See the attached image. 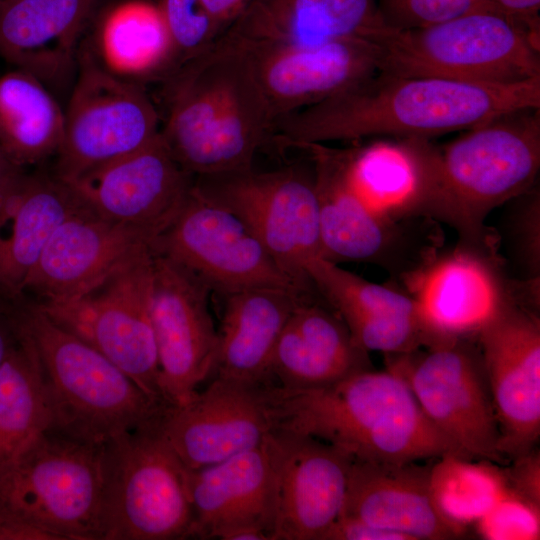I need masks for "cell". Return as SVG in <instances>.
I'll list each match as a JSON object with an SVG mask.
<instances>
[{
	"label": "cell",
	"instance_id": "cell-17",
	"mask_svg": "<svg viewBox=\"0 0 540 540\" xmlns=\"http://www.w3.org/2000/svg\"><path fill=\"white\" fill-rule=\"evenodd\" d=\"M500 452L518 457L540 435V322L511 297L478 333Z\"/></svg>",
	"mask_w": 540,
	"mask_h": 540
},
{
	"label": "cell",
	"instance_id": "cell-35",
	"mask_svg": "<svg viewBox=\"0 0 540 540\" xmlns=\"http://www.w3.org/2000/svg\"><path fill=\"white\" fill-rule=\"evenodd\" d=\"M312 286L330 303L342 319L387 315L420 316L412 295L373 283L324 258L306 267Z\"/></svg>",
	"mask_w": 540,
	"mask_h": 540
},
{
	"label": "cell",
	"instance_id": "cell-18",
	"mask_svg": "<svg viewBox=\"0 0 540 540\" xmlns=\"http://www.w3.org/2000/svg\"><path fill=\"white\" fill-rule=\"evenodd\" d=\"M193 182L159 133L142 149L63 183L88 211L157 239L179 213Z\"/></svg>",
	"mask_w": 540,
	"mask_h": 540
},
{
	"label": "cell",
	"instance_id": "cell-28",
	"mask_svg": "<svg viewBox=\"0 0 540 540\" xmlns=\"http://www.w3.org/2000/svg\"><path fill=\"white\" fill-rule=\"evenodd\" d=\"M382 23L376 0H251L221 35L250 43L312 47L367 39Z\"/></svg>",
	"mask_w": 540,
	"mask_h": 540
},
{
	"label": "cell",
	"instance_id": "cell-13",
	"mask_svg": "<svg viewBox=\"0 0 540 540\" xmlns=\"http://www.w3.org/2000/svg\"><path fill=\"white\" fill-rule=\"evenodd\" d=\"M154 253L164 255L227 295L275 287L310 294L277 265L263 244L231 210L193 186L179 213L157 237Z\"/></svg>",
	"mask_w": 540,
	"mask_h": 540
},
{
	"label": "cell",
	"instance_id": "cell-33",
	"mask_svg": "<svg viewBox=\"0 0 540 540\" xmlns=\"http://www.w3.org/2000/svg\"><path fill=\"white\" fill-rule=\"evenodd\" d=\"M346 174L371 210L394 217L418 215L415 164L402 141L348 150Z\"/></svg>",
	"mask_w": 540,
	"mask_h": 540
},
{
	"label": "cell",
	"instance_id": "cell-12",
	"mask_svg": "<svg viewBox=\"0 0 540 540\" xmlns=\"http://www.w3.org/2000/svg\"><path fill=\"white\" fill-rule=\"evenodd\" d=\"M396 354L388 369L410 388L430 422L467 459L501 462L500 431L480 354L464 339Z\"/></svg>",
	"mask_w": 540,
	"mask_h": 540
},
{
	"label": "cell",
	"instance_id": "cell-25",
	"mask_svg": "<svg viewBox=\"0 0 540 540\" xmlns=\"http://www.w3.org/2000/svg\"><path fill=\"white\" fill-rule=\"evenodd\" d=\"M226 61V48L217 40L209 51L163 81L167 113L160 134L177 163L194 177L218 172Z\"/></svg>",
	"mask_w": 540,
	"mask_h": 540
},
{
	"label": "cell",
	"instance_id": "cell-37",
	"mask_svg": "<svg viewBox=\"0 0 540 540\" xmlns=\"http://www.w3.org/2000/svg\"><path fill=\"white\" fill-rule=\"evenodd\" d=\"M377 6L384 24L397 29L426 27L475 10L497 8L490 0H379Z\"/></svg>",
	"mask_w": 540,
	"mask_h": 540
},
{
	"label": "cell",
	"instance_id": "cell-23",
	"mask_svg": "<svg viewBox=\"0 0 540 540\" xmlns=\"http://www.w3.org/2000/svg\"><path fill=\"white\" fill-rule=\"evenodd\" d=\"M101 0H13L0 5V57L44 85L62 84Z\"/></svg>",
	"mask_w": 540,
	"mask_h": 540
},
{
	"label": "cell",
	"instance_id": "cell-2",
	"mask_svg": "<svg viewBox=\"0 0 540 540\" xmlns=\"http://www.w3.org/2000/svg\"><path fill=\"white\" fill-rule=\"evenodd\" d=\"M416 168L417 214L452 225L464 248L495 257L490 212L522 196L540 168V109L517 112L469 129L436 146L401 139Z\"/></svg>",
	"mask_w": 540,
	"mask_h": 540
},
{
	"label": "cell",
	"instance_id": "cell-45",
	"mask_svg": "<svg viewBox=\"0 0 540 540\" xmlns=\"http://www.w3.org/2000/svg\"><path fill=\"white\" fill-rule=\"evenodd\" d=\"M10 1H13V0H0V5L10 2Z\"/></svg>",
	"mask_w": 540,
	"mask_h": 540
},
{
	"label": "cell",
	"instance_id": "cell-19",
	"mask_svg": "<svg viewBox=\"0 0 540 540\" xmlns=\"http://www.w3.org/2000/svg\"><path fill=\"white\" fill-rule=\"evenodd\" d=\"M272 432L258 446L219 463L187 468L194 538L272 540L276 509Z\"/></svg>",
	"mask_w": 540,
	"mask_h": 540
},
{
	"label": "cell",
	"instance_id": "cell-10",
	"mask_svg": "<svg viewBox=\"0 0 540 540\" xmlns=\"http://www.w3.org/2000/svg\"><path fill=\"white\" fill-rule=\"evenodd\" d=\"M196 188L236 214L294 283L310 293L306 267L322 257L313 169L291 165L194 177Z\"/></svg>",
	"mask_w": 540,
	"mask_h": 540
},
{
	"label": "cell",
	"instance_id": "cell-41",
	"mask_svg": "<svg viewBox=\"0 0 540 540\" xmlns=\"http://www.w3.org/2000/svg\"><path fill=\"white\" fill-rule=\"evenodd\" d=\"M22 325L15 301L0 297V365L18 345Z\"/></svg>",
	"mask_w": 540,
	"mask_h": 540
},
{
	"label": "cell",
	"instance_id": "cell-36",
	"mask_svg": "<svg viewBox=\"0 0 540 540\" xmlns=\"http://www.w3.org/2000/svg\"><path fill=\"white\" fill-rule=\"evenodd\" d=\"M177 69L209 51L221 33L200 0H157ZM176 69V70H177Z\"/></svg>",
	"mask_w": 540,
	"mask_h": 540
},
{
	"label": "cell",
	"instance_id": "cell-27",
	"mask_svg": "<svg viewBox=\"0 0 540 540\" xmlns=\"http://www.w3.org/2000/svg\"><path fill=\"white\" fill-rule=\"evenodd\" d=\"M82 205L53 174L21 170L0 194V297L23 286L54 229Z\"/></svg>",
	"mask_w": 540,
	"mask_h": 540
},
{
	"label": "cell",
	"instance_id": "cell-43",
	"mask_svg": "<svg viewBox=\"0 0 540 540\" xmlns=\"http://www.w3.org/2000/svg\"><path fill=\"white\" fill-rule=\"evenodd\" d=\"M501 12L540 30V0H490Z\"/></svg>",
	"mask_w": 540,
	"mask_h": 540
},
{
	"label": "cell",
	"instance_id": "cell-21",
	"mask_svg": "<svg viewBox=\"0 0 540 540\" xmlns=\"http://www.w3.org/2000/svg\"><path fill=\"white\" fill-rule=\"evenodd\" d=\"M272 540H322L341 514L352 457L317 438L275 429Z\"/></svg>",
	"mask_w": 540,
	"mask_h": 540
},
{
	"label": "cell",
	"instance_id": "cell-16",
	"mask_svg": "<svg viewBox=\"0 0 540 540\" xmlns=\"http://www.w3.org/2000/svg\"><path fill=\"white\" fill-rule=\"evenodd\" d=\"M220 37L243 57L274 122L337 95L379 71L377 47L366 38L297 47Z\"/></svg>",
	"mask_w": 540,
	"mask_h": 540
},
{
	"label": "cell",
	"instance_id": "cell-30",
	"mask_svg": "<svg viewBox=\"0 0 540 540\" xmlns=\"http://www.w3.org/2000/svg\"><path fill=\"white\" fill-rule=\"evenodd\" d=\"M89 51L111 74L134 83L164 81L177 69L174 48L156 2L124 0L99 19Z\"/></svg>",
	"mask_w": 540,
	"mask_h": 540
},
{
	"label": "cell",
	"instance_id": "cell-8",
	"mask_svg": "<svg viewBox=\"0 0 540 540\" xmlns=\"http://www.w3.org/2000/svg\"><path fill=\"white\" fill-rule=\"evenodd\" d=\"M297 148L313 166L324 259L374 263L411 277L435 257L440 236L431 218L380 214L359 199L347 179L348 150L325 144Z\"/></svg>",
	"mask_w": 540,
	"mask_h": 540
},
{
	"label": "cell",
	"instance_id": "cell-7",
	"mask_svg": "<svg viewBox=\"0 0 540 540\" xmlns=\"http://www.w3.org/2000/svg\"><path fill=\"white\" fill-rule=\"evenodd\" d=\"M103 451L43 430L0 473V506L51 540H100Z\"/></svg>",
	"mask_w": 540,
	"mask_h": 540
},
{
	"label": "cell",
	"instance_id": "cell-32",
	"mask_svg": "<svg viewBox=\"0 0 540 540\" xmlns=\"http://www.w3.org/2000/svg\"><path fill=\"white\" fill-rule=\"evenodd\" d=\"M49 426L40 362L22 326L20 342L0 365V473Z\"/></svg>",
	"mask_w": 540,
	"mask_h": 540
},
{
	"label": "cell",
	"instance_id": "cell-31",
	"mask_svg": "<svg viewBox=\"0 0 540 540\" xmlns=\"http://www.w3.org/2000/svg\"><path fill=\"white\" fill-rule=\"evenodd\" d=\"M64 136V111L47 86L24 71L0 76V150L16 167L56 156Z\"/></svg>",
	"mask_w": 540,
	"mask_h": 540
},
{
	"label": "cell",
	"instance_id": "cell-3",
	"mask_svg": "<svg viewBox=\"0 0 540 540\" xmlns=\"http://www.w3.org/2000/svg\"><path fill=\"white\" fill-rule=\"evenodd\" d=\"M275 410L276 429L317 438L356 460L409 463L459 455L389 369L364 370L304 391L276 386Z\"/></svg>",
	"mask_w": 540,
	"mask_h": 540
},
{
	"label": "cell",
	"instance_id": "cell-24",
	"mask_svg": "<svg viewBox=\"0 0 540 540\" xmlns=\"http://www.w3.org/2000/svg\"><path fill=\"white\" fill-rule=\"evenodd\" d=\"M413 463L352 458L340 515L404 534L410 540L455 539L463 535L436 509L429 489L430 470Z\"/></svg>",
	"mask_w": 540,
	"mask_h": 540
},
{
	"label": "cell",
	"instance_id": "cell-15",
	"mask_svg": "<svg viewBox=\"0 0 540 540\" xmlns=\"http://www.w3.org/2000/svg\"><path fill=\"white\" fill-rule=\"evenodd\" d=\"M274 384L216 377L161 420L165 440L188 469H199L258 446L276 429Z\"/></svg>",
	"mask_w": 540,
	"mask_h": 540
},
{
	"label": "cell",
	"instance_id": "cell-14",
	"mask_svg": "<svg viewBox=\"0 0 540 540\" xmlns=\"http://www.w3.org/2000/svg\"><path fill=\"white\" fill-rule=\"evenodd\" d=\"M211 289L176 261L154 253L152 323L159 389L170 406H182L214 374L219 334L209 309Z\"/></svg>",
	"mask_w": 540,
	"mask_h": 540
},
{
	"label": "cell",
	"instance_id": "cell-34",
	"mask_svg": "<svg viewBox=\"0 0 540 540\" xmlns=\"http://www.w3.org/2000/svg\"><path fill=\"white\" fill-rule=\"evenodd\" d=\"M429 471V489L438 512L464 532L502 499L510 487L504 471L449 453Z\"/></svg>",
	"mask_w": 540,
	"mask_h": 540
},
{
	"label": "cell",
	"instance_id": "cell-6",
	"mask_svg": "<svg viewBox=\"0 0 540 540\" xmlns=\"http://www.w3.org/2000/svg\"><path fill=\"white\" fill-rule=\"evenodd\" d=\"M194 538L187 467L160 424L104 445L100 540Z\"/></svg>",
	"mask_w": 540,
	"mask_h": 540
},
{
	"label": "cell",
	"instance_id": "cell-1",
	"mask_svg": "<svg viewBox=\"0 0 540 540\" xmlns=\"http://www.w3.org/2000/svg\"><path fill=\"white\" fill-rule=\"evenodd\" d=\"M540 109V77L483 84L378 71L357 85L275 120L280 148L372 136L427 139Z\"/></svg>",
	"mask_w": 540,
	"mask_h": 540
},
{
	"label": "cell",
	"instance_id": "cell-42",
	"mask_svg": "<svg viewBox=\"0 0 540 540\" xmlns=\"http://www.w3.org/2000/svg\"><path fill=\"white\" fill-rule=\"evenodd\" d=\"M220 33L236 20L251 0H200ZM221 36V35H220Z\"/></svg>",
	"mask_w": 540,
	"mask_h": 540
},
{
	"label": "cell",
	"instance_id": "cell-20",
	"mask_svg": "<svg viewBox=\"0 0 540 540\" xmlns=\"http://www.w3.org/2000/svg\"><path fill=\"white\" fill-rule=\"evenodd\" d=\"M155 240L145 230L104 219L82 206L48 238L24 283L22 298L47 304L75 297L153 250Z\"/></svg>",
	"mask_w": 540,
	"mask_h": 540
},
{
	"label": "cell",
	"instance_id": "cell-44",
	"mask_svg": "<svg viewBox=\"0 0 540 540\" xmlns=\"http://www.w3.org/2000/svg\"><path fill=\"white\" fill-rule=\"evenodd\" d=\"M21 170L23 169L14 166L0 150V194Z\"/></svg>",
	"mask_w": 540,
	"mask_h": 540
},
{
	"label": "cell",
	"instance_id": "cell-38",
	"mask_svg": "<svg viewBox=\"0 0 540 540\" xmlns=\"http://www.w3.org/2000/svg\"><path fill=\"white\" fill-rule=\"evenodd\" d=\"M513 490L505 494L477 522L479 535L488 540H536L540 536V510Z\"/></svg>",
	"mask_w": 540,
	"mask_h": 540
},
{
	"label": "cell",
	"instance_id": "cell-11",
	"mask_svg": "<svg viewBox=\"0 0 540 540\" xmlns=\"http://www.w3.org/2000/svg\"><path fill=\"white\" fill-rule=\"evenodd\" d=\"M53 175L66 182L136 152L160 133V117L143 85L105 70L79 52Z\"/></svg>",
	"mask_w": 540,
	"mask_h": 540
},
{
	"label": "cell",
	"instance_id": "cell-40",
	"mask_svg": "<svg viewBox=\"0 0 540 540\" xmlns=\"http://www.w3.org/2000/svg\"><path fill=\"white\" fill-rule=\"evenodd\" d=\"M322 540H410L406 535L374 526L361 519L340 515Z\"/></svg>",
	"mask_w": 540,
	"mask_h": 540
},
{
	"label": "cell",
	"instance_id": "cell-26",
	"mask_svg": "<svg viewBox=\"0 0 540 540\" xmlns=\"http://www.w3.org/2000/svg\"><path fill=\"white\" fill-rule=\"evenodd\" d=\"M368 369V352L356 343L340 315L306 297L278 338L270 379L282 390L304 391Z\"/></svg>",
	"mask_w": 540,
	"mask_h": 540
},
{
	"label": "cell",
	"instance_id": "cell-9",
	"mask_svg": "<svg viewBox=\"0 0 540 540\" xmlns=\"http://www.w3.org/2000/svg\"><path fill=\"white\" fill-rule=\"evenodd\" d=\"M153 256L154 250L139 255L70 299L34 303L59 326L104 355L148 395L165 402L159 389L151 313Z\"/></svg>",
	"mask_w": 540,
	"mask_h": 540
},
{
	"label": "cell",
	"instance_id": "cell-5",
	"mask_svg": "<svg viewBox=\"0 0 540 540\" xmlns=\"http://www.w3.org/2000/svg\"><path fill=\"white\" fill-rule=\"evenodd\" d=\"M368 39L377 47L383 72L483 84L540 77V30L497 8L415 29L383 22Z\"/></svg>",
	"mask_w": 540,
	"mask_h": 540
},
{
	"label": "cell",
	"instance_id": "cell-29",
	"mask_svg": "<svg viewBox=\"0 0 540 540\" xmlns=\"http://www.w3.org/2000/svg\"><path fill=\"white\" fill-rule=\"evenodd\" d=\"M308 294L256 287L225 295L214 375L273 384L270 365L278 338L297 304Z\"/></svg>",
	"mask_w": 540,
	"mask_h": 540
},
{
	"label": "cell",
	"instance_id": "cell-4",
	"mask_svg": "<svg viewBox=\"0 0 540 540\" xmlns=\"http://www.w3.org/2000/svg\"><path fill=\"white\" fill-rule=\"evenodd\" d=\"M16 304L40 362L50 412L48 428L105 445L124 433L161 423L170 405L148 395L34 302L21 298Z\"/></svg>",
	"mask_w": 540,
	"mask_h": 540
},
{
	"label": "cell",
	"instance_id": "cell-22",
	"mask_svg": "<svg viewBox=\"0 0 540 540\" xmlns=\"http://www.w3.org/2000/svg\"><path fill=\"white\" fill-rule=\"evenodd\" d=\"M497 259L467 248L434 258L408 281L421 318L439 340L477 336L512 297Z\"/></svg>",
	"mask_w": 540,
	"mask_h": 540
},
{
	"label": "cell",
	"instance_id": "cell-39",
	"mask_svg": "<svg viewBox=\"0 0 540 540\" xmlns=\"http://www.w3.org/2000/svg\"><path fill=\"white\" fill-rule=\"evenodd\" d=\"M509 487L520 496L540 505V457L528 451L515 458L514 465L505 472Z\"/></svg>",
	"mask_w": 540,
	"mask_h": 540
}]
</instances>
